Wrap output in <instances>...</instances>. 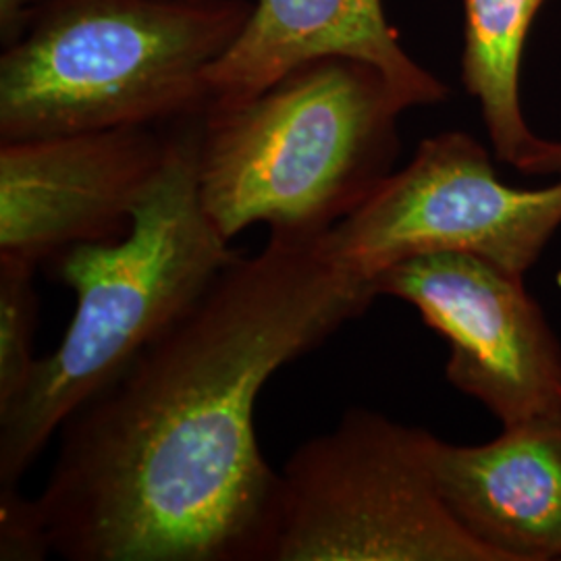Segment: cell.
<instances>
[{"mask_svg":"<svg viewBox=\"0 0 561 561\" xmlns=\"http://www.w3.org/2000/svg\"><path fill=\"white\" fill-rule=\"evenodd\" d=\"M542 4L545 0H463L461 81L481 106L495 157L512 167L537 138L522 113L520 67Z\"/></svg>","mask_w":561,"mask_h":561,"instance_id":"8fae6325","label":"cell"},{"mask_svg":"<svg viewBox=\"0 0 561 561\" xmlns=\"http://www.w3.org/2000/svg\"><path fill=\"white\" fill-rule=\"evenodd\" d=\"M435 435L352 408L280 468L264 561H503L443 502Z\"/></svg>","mask_w":561,"mask_h":561,"instance_id":"5b68a950","label":"cell"},{"mask_svg":"<svg viewBox=\"0 0 561 561\" xmlns=\"http://www.w3.org/2000/svg\"><path fill=\"white\" fill-rule=\"evenodd\" d=\"M171 136L119 127L0 141V256L42 264L123 238Z\"/></svg>","mask_w":561,"mask_h":561,"instance_id":"ba28073f","label":"cell"},{"mask_svg":"<svg viewBox=\"0 0 561 561\" xmlns=\"http://www.w3.org/2000/svg\"><path fill=\"white\" fill-rule=\"evenodd\" d=\"M321 59L379 69L412 108L447 99V85L401 48L381 0H256L240 38L208 71V106L250 99Z\"/></svg>","mask_w":561,"mask_h":561,"instance_id":"9c48e42d","label":"cell"},{"mask_svg":"<svg viewBox=\"0 0 561 561\" xmlns=\"http://www.w3.org/2000/svg\"><path fill=\"white\" fill-rule=\"evenodd\" d=\"M202 117V115H201ZM181 127L161 173L113 241L73 245L48 262L76 294L59 347L0 410V484H18L81 405L167 333L236 259L198 187V125Z\"/></svg>","mask_w":561,"mask_h":561,"instance_id":"7a4b0ae2","label":"cell"},{"mask_svg":"<svg viewBox=\"0 0 561 561\" xmlns=\"http://www.w3.org/2000/svg\"><path fill=\"white\" fill-rule=\"evenodd\" d=\"M250 0H36L0 59V141L201 117Z\"/></svg>","mask_w":561,"mask_h":561,"instance_id":"277c9868","label":"cell"},{"mask_svg":"<svg viewBox=\"0 0 561 561\" xmlns=\"http://www.w3.org/2000/svg\"><path fill=\"white\" fill-rule=\"evenodd\" d=\"M48 553L55 551L38 502L23 497L18 484H0V560L41 561Z\"/></svg>","mask_w":561,"mask_h":561,"instance_id":"4fadbf2b","label":"cell"},{"mask_svg":"<svg viewBox=\"0 0 561 561\" xmlns=\"http://www.w3.org/2000/svg\"><path fill=\"white\" fill-rule=\"evenodd\" d=\"M379 298L319 240L268 236L60 428L36 497L71 561H264L279 472L264 385Z\"/></svg>","mask_w":561,"mask_h":561,"instance_id":"6da1fadb","label":"cell"},{"mask_svg":"<svg viewBox=\"0 0 561 561\" xmlns=\"http://www.w3.org/2000/svg\"><path fill=\"white\" fill-rule=\"evenodd\" d=\"M412 108L379 69L321 59L259 94L210 104L198 125V187L227 241L252 225L319 240L350 217L398 159Z\"/></svg>","mask_w":561,"mask_h":561,"instance_id":"3957f363","label":"cell"},{"mask_svg":"<svg viewBox=\"0 0 561 561\" xmlns=\"http://www.w3.org/2000/svg\"><path fill=\"white\" fill-rule=\"evenodd\" d=\"M514 169H518L524 175L561 178V141L535 138Z\"/></svg>","mask_w":561,"mask_h":561,"instance_id":"5bb4252c","label":"cell"},{"mask_svg":"<svg viewBox=\"0 0 561 561\" xmlns=\"http://www.w3.org/2000/svg\"><path fill=\"white\" fill-rule=\"evenodd\" d=\"M431 461L449 512L503 561L561 560V414L482 445L435 437Z\"/></svg>","mask_w":561,"mask_h":561,"instance_id":"30bf717a","label":"cell"},{"mask_svg":"<svg viewBox=\"0 0 561 561\" xmlns=\"http://www.w3.org/2000/svg\"><path fill=\"white\" fill-rule=\"evenodd\" d=\"M36 264L0 256V410L18 400L38 358L34 331L38 322V294L34 289Z\"/></svg>","mask_w":561,"mask_h":561,"instance_id":"7c38bea8","label":"cell"},{"mask_svg":"<svg viewBox=\"0 0 561 561\" xmlns=\"http://www.w3.org/2000/svg\"><path fill=\"white\" fill-rule=\"evenodd\" d=\"M560 227L561 178L539 190L507 185L481 141L445 131L422 140L412 161L321 243L373 285L400 262L442 252L479 256L524 277Z\"/></svg>","mask_w":561,"mask_h":561,"instance_id":"8992f818","label":"cell"},{"mask_svg":"<svg viewBox=\"0 0 561 561\" xmlns=\"http://www.w3.org/2000/svg\"><path fill=\"white\" fill-rule=\"evenodd\" d=\"M449 343L447 381L503 426L561 414V343L524 277L470 254H426L375 279Z\"/></svg>","mask_w":561,"mask_h":561,"instance_id":"52a82bcc","label":"cell"}]
</instances>
